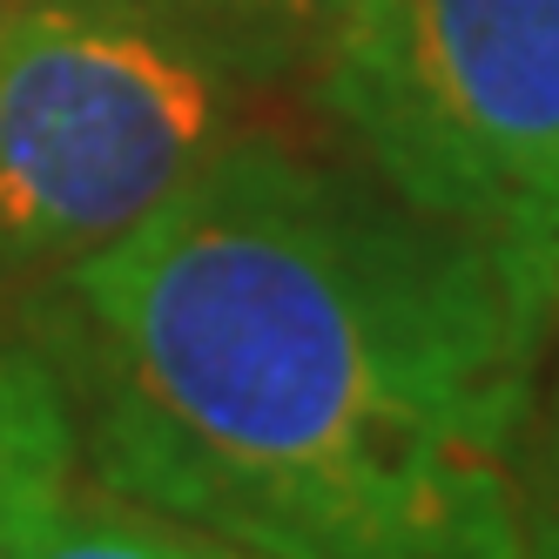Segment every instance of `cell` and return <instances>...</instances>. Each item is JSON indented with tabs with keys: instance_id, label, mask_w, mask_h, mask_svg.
Masks as SVG:
<instances>
[{
	"instance_id": "cell-6",
	"label": "cell",
	"mask_w": 559,
	"mask_h": 559,
	"mask_svg": "<svg viewBox=\"0 0 559 559\" xmlns=\"http://www.w3.org/2000/svg\"><path fill=\"white\" fill-rule=\"evenodd\" d=\"M21 559H257L243 546H229L203 526H182L169 512H148L108 486H74L34 519V533L21 539Z\"/></svg>"
},
{
	"instance_id": "cell-7",
	"label": "cell",
	"mask_w": 559,
	"mask_h": 559,
	"mask_svg": "<svg viewBox=\"0 0 559 559\" xmlns=\"http://www.w3.org/2000/svg\"><path fill=\"white\" fill-rule=\"evenodd\" d=\"M519 539H526V559H559V317L546 337L526 452H519Z\"/></svg>"
},
{
	"instance_id": "cell-2",
	"label": "cell",
	"mask_w": 559,
	"mask_h": 559,
	"mask_svg": "<svg viewBox=\"0 0 559 559\" xmlns=\"http://www.w3.org/2000/svg\"><path fill=\"white\" fill-rule=\"evenodd\" d=\"M317 102L365 176L559 290V0H357Z\"/></svg>"
},
{
	"instance_id": "cell-3",
	"label": "cell",
	"mask_w": 559,
	"mask_h": 559,
	"mask_svg": "<svg viewBox=\"0 0 559 559\" xmlns=\"http://www.w3.org/2000/svg\"><path fill=\"white\" fill-rule=\"evenodd\" d=\"M229 88L108 0L0 8V284H48L129 236L229 142Z\"/></svg>"
},
{
	"instance_id": "cell-5",
	"label": "cell",
	"mask_w": 559,
	"mask_h": 559,
	"mask_svg": "<svg viewBox=\"0 0 559 559\" xmlns=\"http://www.w3.org/2000/svg\"><path fill=\"white\" fill-rule=\"evenodd\" d=\"M74 478V425L48 357L27 337H0V559H21V539Z\"/></svg>"
},
{
	"instance_id": "cell-1",
	"label": "cell",
	"mask_w": 559,
	"mask_h": 559,
	"mask_svg": "<svg viewBox=\"0 0 559 559\" xmlns=\"http://www.w3.org/2000/svg\"><path fill=\"white\" fill-rule=\"evenodd\" d=\"M559 290L365 169L229 135L34 284L95 486L257 559H526L519 452Z\"/></svg>"
},
{
	"instance_id": "cell-4",
	"label": "cell",
	"mask_w": 559,
	"mask_h": 559,
	"mask_svg": "<svg viewBox=\"0 0 559 559\" xmlns=\"http://www.w3.org/2000/svg\"><path fill=\"white\" fill-rule=\"evenodd\" d=\"M108 8L169 34L229 88H284L324 68L357 0H108Z\"/></svg>"
}]
</instances>
